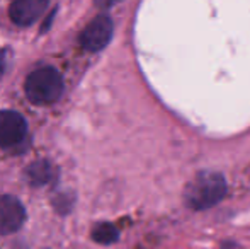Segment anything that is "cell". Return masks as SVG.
Returning <instances> with one entry per match:
<instances>
[{"label":"cell","instance_id":"obj_2","mask_svg":"<svg viewBox=\"0 0 250 249\" xmlns=\"http://www.w3.org/2000/svg\"><path fill=\"white\" fill-rule=\"evenodd\" d=\"M63 92V77L53 67H43L29 73L26 80V96L31 103L51 104L60 99Z\"/></svg>","mask_w":250,"mask_h":249},{"label":"cell","instance_id":"obj_7","mask_svg":"<svg viewBox=\"0 0 250 249\" xmlns=\"http://www.w3.org/2000/svg\"><path fill=\"white\" fill-rule=\"evenodd\" d=\"M26 176L31 184H44L51 178V167L46 162H34L29 169L26 171Z\"/></svg>","mask_w":250,"mask_h":249},{"label":"cell","instance_id":"obj_3","mask_svg":"<svg viewBox=\"0 0 250 249\" xmlns=\"http://www.w3.org/2000/svg\"><path fill=\"white\" fill-rule=\"evenodd\" d=\"M112 38V21L105 14H99L80 34V43L87 51H99L107 46Z\"/></svg>","mask_w":250,"mask_h":249},{"label":"cell","instance_id":"obj_4","mask_svg":"<svg viewBox=\"0 0 250 249\" xmlns=\"http://www.w3.org/2000/svg\"><path fill=\"white\" fill-rule=\"evenodd\" d=\"M27 125L22 114L12 110L0 111V147H14L26 136Z\"/></svg>","mask_w":250,"mask_h":249},{"label":"cell","instance_id":"obj_8","mask_svg":"<svg viewBox=\"0 0 250 249\" xmlns=\"http://www.w3.org/2000/svg\"><path fill=\"white\" fill-rule=\"evenodd\" d=\"M92 239L99 244H112L118 241V230L111 224H99L94 227Z\"/></svg>","mask_w":250,"mask_h":249},{"label":"cell","instance_id":"obj_1","mask_svg":"<svg viewBox=\"0 0 250 249\" xmlns=\"http://www.w3.org/2000/svg\"><path fill=\"white\" fill-rule=\"evenodd\" d=\"M227 193V183L221 174L201 173L186 188L184 198L188 206L194 210H204L221 202Z\"/></svg>","mask_w":250,"mask_h":249},{"label":"cell","instance_id":"obj_6","mask_svg":"<svg viewBox=\"0 0 250 249\" xmlns=\"http://www.w3.org/2000/svg\"><path fill=\"white\" fill-rule=\"evenodd\" d=\"M46 7V0H17L10 3L9 16L17 26H29L44 12Z\"/></svg>","mask_w":250,"mask_h":249},{"label":"cell","instance_id":"obj_5","mask_svg":"<svg viewBox=\"0 0 250 249\" xmlns=\"http://www.w3.org/2000/svg\"><path fill=\"white\" fill-rule=\"evenodd\" d=\"M26 220V210L24 205L10 195L0 196V234L7 236L22 227Z\"/></svg>","mask_w":250,"mask_h":249}]
</instances>
